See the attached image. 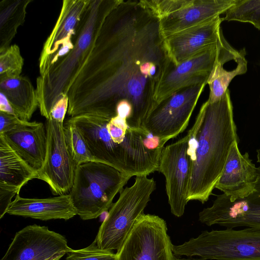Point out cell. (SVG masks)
<instances>
[{
  "label": "cell",
  "mask_w": 260,
  "mask_h": 260,
  "mask_svg": "<svg viewBox=\"0 0 260 260\" xmlns=\"http://www.w3.org/2000/svg\"><path fill=\"white\" fill-rule=\"evenodd\" d=\"M120 0H90L75 35L73 48L65 55L40 72L36 92L41 115L48 119L102 26Z\"/></svg>",
  "instance_id": "3957f363"
},
{
  "label": "cell",
  "mask_w": 260,
  "mask_h": 260,
  "mask_svg": "<svg viewBox=\"0 0 260 260\" xmlns=\"http://www.w3.org/2000/svg\"><path fill=\"white\" fill-rule=\"evenodd\" d=\"M64 126L68 146L76 167L85 162L95 161L85 139L75 123L69 118Z\"/></svg>",
  "instance_id": "d4e9b609"
},
{
  "label": "cell",
  "mask_w": 260,
  "mask_h": 260,
  "mask_svg": "<svg viewBox=\"0 0 260 260\" xmlns=\"http://www.w3.org/2000/svg\"><path fill=\"white\" fill-rule=\"evenodd\" d=\"M156 182L147 176H136L134 184L120 192L101 225L95 240L102 249L118 251L132 230L138 218L150 200Z\"/></svg>",
  "instance_id": "8992f818"
},
{
  "label": "cell",
  "mask_w": 260,
  "mask_h": 260,
  "mask_svg": "<svg viewBox=\"0 0 260 260\" xmlns=\"http://www.w3.org/2000/svg\"><path fill=\"white\" fill-rule=\"evenodd\" d=\"M238 143L235 141L231 145L223 171L215 186L231 202L251 194L258 178V168L250 159L248 152L241 154Z\"/></svg>",
  "instance_id": "2e32d148"
},
{
  "label": "cell",
  "mask_w": 260,
  "mask_h": 260,
  "mask_svg": "<svg viewBox=\"0 0 260 260\" xmlns=\"http://www.w3.org/2000/svg\"><path fill=\"white\" fill-rule=\"evenodd\" d=\"M37 172L24 161L0 136V188L17 194Z\"/></svg>",
  "instance_id": "7402d4cb"
},
{
  "label": "cell",
  "mask_w": 260,
  "mask_h": 260,
  "mask_svg": "<svg viewBox=\"0 0 260 260\" xmlns=\"http://www.w3.org/2000/svg\"><path fill=\"white\" fill-rule=\"evenodd\" d=\"M55 260H59V259H55Z\"/></svg>",
  "instance_id": "e575fe53"
},
{
  "label": "cell",
  "mask_w": 260,
  "mask_h": 260,
  "mask_svg": "<svg viewBox=\"0 0 260 260\" xmlns=\"http://www.w3.org/2000/svg\"><path fill=\"white\" fill-rule=\"evenodd\" d=\"M236 0H192L181 9L159 19L164 38L210 20L225 13Z\"/></svg>",
  "instance_id": "ac0fdd59"
},
{
  "label": "cell",
  "mask_w": 260,
  "mask_h": 260,
  "mask_svg": "<svg viewBox=\"0 0 260 260\" xmlns=\"http://www.w3.org/2000/svg\"><path fill=\"white\" fill-rule=\"evenodd\" d=\"M0 136L34 170L38 173L42 169L47 149L46 129L43 123L21 120Z\"/></svg>",
  "instance_id": "e0dca14e"
},
{
  "label": "cell",
  "mask_w": 260,
  "mask_h": 260,
  "mask_svg": "<svg viewBox=\"0 0 260 260\" xmlns=\"http://www.w3.org/2000/svg\"><path fill=\"white\" fill-rule=\"evenodd\" d=\"M223 37V35L216 45L178 65L170 62L155 90L154 99L156 104L183 88L207 83Z\"/></svg>",
  "instance_id": "5bb4252c"
},
{
  "label": "cell",
  "mask_w": 260,
  "mask_h": 260,
  "mask_svg": "<svg viewBox=\"0 0 260 260\" xmlns=\"http://www.w3.org/2000/svg\"><path fill=\"white\" fill-rule=\"evenodd\" d=\"M62 235L45 226L28 225L17 232L1 260L59 259L72 248Z\"/></svg>",
  "instance_id": "4fadbf2b"
},
{
  "label": "cell",
  "mask_w": 260,
  "mask_h": 260,
  "mask_svg": "<svg viewBox=\"0 0 260 260\" xmlns=\"http://www.w3.org/2000/svg\"><path fill=\"white\" fill-rule=\"evenodd\" d=\"M69 118L80 130L96 161L110 165L130 178L148 176L156 171L114 143L107 127L111 118L84 114Z\"/></svg>",
  "instance_id": "52a82bcc"
},
{
  "label": "cell",
  "mask_w": 260,
  "mask_h": 260,
  "mask_svg": "<svg viewBox=\"0 0 260 260\" xmlns=\"http://www.w3.org/2000/svg\"><path fill=\"white\" fill-rule=\"evenodd\" d=\"M143 4L160 19L190 4L192 0H142Z\"/></svg>",
  "instance_id": "f1b7e54d"
},
{
  "label": "cell",
  "mask_w": 260,
  "mask_h": 260,
  "mask_svg": "<svg viewBox=\"0 0 260 260\" xmlns=\"http://www.w3.org/2000/svg\"><path fill=\"white\" fill-rule=\"evenodd\" d=\"M260 99V96H259ZM257 155V162L260 164V148L256 150ZM260 168V166L259 167Z\"/></svg>",
  "instance_id": "d6a6232c"
},
{
  "label": "cell",
  "mask_w": 260,
  "mask_h": 260,
  "mask_svg": "<svg viewBox=\"0 0 260 260\" xmlns=\"http://www.w3.org/2000/svg\"><path fill=\"white\" fill-rule=\"evenodd\" d=\"M31 0L0 2V53L11 45L18 27L25 21L26 9Z\"/></svg>",
  "instance_id": "cb8c5ba5"
},
{
  "label": "cell",
  "mask_w": 260,
  "mask_h": 260,
  "mask_svg": "<svg viewBox=\"0 0 260 260\" xmlns=\"http://www.w3.org/2000/svg\"><path fill=\"white\" fill-rule=\"evenodd\" d=\"M255 190L234 202L224 193L218 195L211 206L199 214V221L208 226L218 225L228 229L238 227L260 229V168Z\"/></svg>",
  "instance_id": "7c38bea8"
},
{
  "label": "cell",
  "mask_w": 260,
  "mask_h": 260,
  "mask_svg": "<svg viewBox=\"0 0 260 260\" xmlns=\"http://www.w3.org/2000/svg\"><path fill=\"white\" fill-rule=\"evenodd\" d=\"M159 19L142 1L120 0L106 18L63 93L71 117L93 114L112 118L126 100L133 128L144 122L156 103L157 84L170 62Z\"/></svg>",
  "instance_id": "6da1fadb"
},
{
  "label": "cell",
  "mask_w": 260,
  "mask_h": 260,
  "mask_svg": "<svg viewBox=\"0 0 260 260\" xmlns=\"http://www.w3.org/2000/svg\"><path fill=\"white\" fill-rule=\"evenodd\" d=\"M7 213L41 220H68L77 215L69 193L45 199L22 198L18 194Z\"/></svg>",
  "instance_id": "d6986e66"
},
{
  "label": "cell",
  "mask_w": 260,
  "mask_h": 260,
  "mask_svg": "<svg viewBox=\"0 0 260 260\" xmlns=\"http://www.w3.org/2000/svg\"><path fill=\"white\" fill-rule=\"evenodd\" d=\"M0 92L10 103L15 115L20 119L28 121L39 107L36 89L26 77L0 78Z\"/></svg>",
  "instance_id": "603a6c76"
},
{
  "label": "cell",
  "mask_w": 260,
  "mask_h": 260,
  "mask_svg": "<svg viewBox=\"0 0 260 260\" xmlns=\"http://www.w3.org/2000/svg\"><path fill=\"white\" fill-rule=\"evenodd\" d=\"M23 64L24 59L19 46L11 45L0 53V78L20 76Z\"/></svg>",
  "instance_id": "4316f807"
},
{
  "label": "cell",
  "mask_w": 260,
  "mask_h": 260,
  "mask_svg": "<svg viewBox=\"0 0 260 260\" xmlns=\"http://www.w3.org/2000/svg\"><path fill=\"white\" fill-rule=\"evenodd\" d=\"M177 256H198L204 260H260V229L204 231L197 238L173 245Z\"/></svg>",
  "instance_id": "5b68a950"
},
{
  "label": "cell",
  "mask_w": 260,
  "mask_h": 260,
  "mask_svg": "<svg viewBox=\"0 0 260 260\" xmlns=\"http://www.w3.org/2000/svg\"><path fill=\"white\" fill-rule=\"evenodd\" d=\"M67 254L66 260H115L116 256L112 251L100 249L95 240L85 248L71 249Z\"/></svg>",
  "instance_id": "83f0119b"
},
{
  "label": "cell",
  "mask_w": 260,
  "mask_h": 260,
  "mask_svg": "<svg viewBox=\"0 0 260 260\" xmlns=\"http://www.w3.org/2000/svg\"><path fill=\"white\" fill-rule=\"evenodd\" d=\"M224 19L249 23L260 30V0H236L225 12Z\"/></svg>",
  "instance_id": "484cf974"
},
{
  "label": "cell",
  "mask_w": 260,
  "mask_h": 260,
  "mask_svg": "<svg viewBox=\"0 0 260 260\" xmlns=\"http://www.w3.org/2000/svg\"><path fill=\"white\" fill-rule=\"evenodd\" d=\"M224 20V18L217 16L165 38L164 45L170 61L178 65L216 45L223 36L220 25Z\"/></svg>",
  "instance_id": "9a60e30c"
},
{
  "label": "cell",
  "mask_w": 260,
  "mask_h": 260,
  "mask_svg": "<svg viewBox=\"0 0 260 260\" xmlns=\"http://www.w3.org/2000/svg\"><path fill=\"white\" fill-rule=\"evenodd\" d=\"M206 84L183 88L157 104L144 122V130L166 143L183 132Z\"/></svg>",
  "instance_id": "ba28073f"
},
{
  "label": "cell",
  "mask_w": 260,
  "mask_h": 260,
  "mask_svg": "<svg viewBox=\"0 0 260 260\" xmlns=\"http://www.w3.org/2000/svg\"><path fill=\"white\" fill-rule=\"evenodd\" d=\"M131 178L107 164L93 161L76 167L69 192L77 214L82 220L97 218L112 205Z\"/></svg>",
  "instance_id": "277c9868"
},
{
  "label": "cell",
  "mask_w": 260,
  "mask_h": 260,
  "mask_svg": "<svg viewBox=\"0 0 260 260\" xmlns=\"http://www.w3.org/2000/svg\"><path fill=\"white\" fill-rule=\"evenodd\" d=\"M177 260H204L203 259H197V258H178L177 257Z\"/></svg>",
  "instance_id": "836d02e7"
},
{
  "label": "cell",
  "mask_w": 260,
  "mask_h": 260,
  "mask_svg": "<svg viewBox=\"0 0 260 260\" xmlns=\"http://www.w3.org/2000/svg\"><path fill=\"white\" fill-rule=\"evenodd\" d=\"M0 111L15 114L6 96L0 92Z\"/></svg>",
  "instance_id": "1f68e13d"
},
{
  "label": "cell",
  "mask_w": 260,
  "mask_h": 260,
  "mask_svg": "<svg viewBox=\"0 0 260 260\" xmlns=\"http://www.w3.org/2000/svg\"><path fill=\"white\" fill-rule=\"evenodd\" d=\"M90 0H63L58 18L45 42L39 63L53 56L66 38L75 35L80 20Z\"/></svg>",
  "instance_id": "ffe728a7"
},
{
  "label": "cell",
  "mask_w": 260,
  "mask_h": 260,
  "mask_svg": "<svg viewBox=\"0 0 260 260\" xmlns=\"http://www.w3.org/2000/svg\"><path fill=\"white\" fill-rule=\"evenodd\" d=\"M69 107L67 95L62 93L51 110L50 116L54 119L63 122Z\"/></svg>",
  "instance_id": "f546056e"
},
{
  "label": "cell",
  "mask_w": 260,
  "mask_h": 260,
  "mask_svg": "<svg viewBox=\"0 0 260 260\" xmlns=\"http://www.w3.org/2000/svg\"><path fill=\"white\" fill-rule=\"evenodd\" d=\"M45 126L46 158L36 178L46 182L54 195L68 194L73 186L76 166L68 146L63 123L50 116Z\"/></svg>",
  "instance_id": "30bf717a"
},
{
  "label": "cell",
  "mask_w": 260,
  "mask_h": 260,
  "mask_svg": "<svg viewBox=\"0 0 260 260\" xmlns=\"http://www.w3.org/2000/svg\"><path fill=\"white\" fill-rule=\"evenodd\" d=\"M188 135L164 147L158 171L165 176L166 190L171 213L179 217L187 201L190 161L187 153Z\"/></svg>",
  "instance_id": "8fae6325"
},
{
  "label": "cell",
  "mask_w": 260,
  "mask_h": 260,
  "mask_svg": "<svg viewBox=\"0 0 260 260\" xmlns=\"http://www.w3.org/2000/svg\"><path fill=\"white\" fill-rule=\"evenodd\" d=\"M164 219L142 214L117 251L115 260H177Z\"/></svg>",
  "instance_id": "9c48e42d"
},
{
  "label": "cell",
  "mask_w": 260,
  "mask_h": 260,
  "mask_svg": "<svg viewBox=\"0 0 260 260\" xmlns=\"http://www.w3.org/2000/svg\"><path fill=\"white\" fill-rule=\"evenodd\" d=\"M15 114L0 111V133H2L20 121Z\"/></svg>",
  "instance_id": "4dcf8cb0"
},
{
  "label": "cell",
  "mask_w": 260,
  "mask_h": 260,
  "mask_svg": "<svg viewBox=\"0 0 260 260\" xmlns=\"http://www.w3.org/2000/svg\"><path fill=\"white\" fill-rule=\"evenodd\" d=\"M187 134L190 161L187 201L204 204L222 174L231 145L239 141L229 89L220 100L202 104Z\"/></svg>",
  "instance_id": "7a4b0ae2"
},
{
  "label": "cell",
  "mask_w": 260,
  "mask_h": 260,
  "mask_svg": "<svg viewBox=\"0 0 260 260\" xmlns=\"http://www.w3.org/2000/svg\"><path fill=\"white\" fill-rule=\"evenodd\" d=\"M241 51L234 49L224 37L222 38L215 62L207 82L209 87L208 101L214 102L220 100L228 90V86L233 78L247 72V64L234 69L224 68L226 63L238 56Z\"/></svg>",
  "instance_id": "44dd1931"
}]
</instances>
